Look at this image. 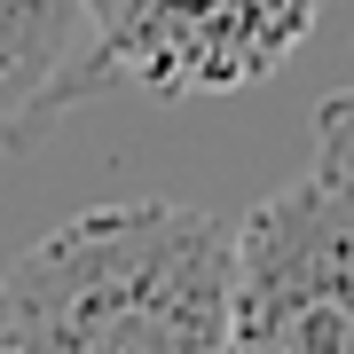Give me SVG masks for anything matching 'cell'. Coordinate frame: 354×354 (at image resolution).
I'll return each instance as SVG.
<instances>
[{"mask_svg": "<svg viewBox=\"0 0 354 354\" xmlns=\"http://www.w3.org/2000/svg\"><path fill=\"white\" fill-rule=\"evenodd\" d=\"M95 71L102 48L87 0H0V134L64 111Z\"/></svg>", "mask_w": 354, "mask_h": 354, "instance_id": "cell-4", "label": "cell"}, {"mask_svg": "<svg viewBox=\"0 0 354 354\" xmlns=\"http://www.w3.org/2000/svg\"><path fill=\"white\" fill-rule=\"evenodd\" d=\"M102 71H127L150 95H228L276 79L323 0H87Z\"/></svg>", "mask_w": 354, "mask_h": 354, "instance_id": "cell-3", "label": "cell"}, {"mask_svg": "<svg viewBox=\"0 0 354 354\" xmlns=\"http://www.w3.org/2000/svg\"><path fill=\"white\" fill-rule=\"evenodd\" d=\"M236 354H354V174L315 165L236 221Z\"/></svg>", "mask_w": 354, "mask_h": 354, "instance_id": "cell-2", "label": "cell"}, {"mask_svg": "<svg viewBox=\"0 0 354 354\" xmlns=\"http://www.w3.org/2000/svg\"><path fill=\"white\" fill-rule=\"evenodd\" d=\"M315 158L354 174V87H339V95L323 102V118H315Z\"/></svg>", "mask_w": 354, "mask_h": 354, "instance_id": "cell-5", "label": "cell"}, {"mask_svg": "<svg viewBox=\"0 0 354 354\" xmlns=\"http://www.w3.org/2000/svg\"><path fill=\"white\" fill-rule=\"evenodd\" d=\"M236 228L197 205H95L8 260L0 354H221Z\"/></svg>", "mask_w": 354, "mask_h": 354, "instance_id": "cell-1", "label": "cell"}]
</instances>
